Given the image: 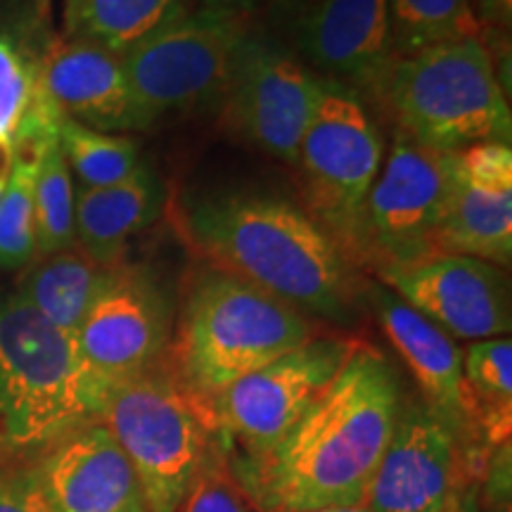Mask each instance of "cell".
<instances>
[{
	"mask_svg": "<svg viewBox=\"0 0 512 512\" xmlns=\"http://www.w3.org/2000/svg\"><path fill=\"white\" fill-rule=\"evenodd\" d=\"M401 387L382 351L356 342L335 382L268 456L233 465L259 512L366 503L392 439Z\"/></svg>",
	"mask_w": 512,
	"mask_h": 512,
	"instance_id": "cell-1",
	"label": "cell"
},
{
	"mask_svg": "<svg viewBox=\"0 0 512 512\" xmlns=\"http://www.w3.org/2000/svg\"><path fill=\"white\" fill-rule=\"evenodd\" d=\"M183 233L211 266L247 280L306 316L351 323L358 266L302 204L259 190H211L183 202Z\"/></svg>",
	"mask_w": 512,
	"mask_h": 512,
	"instance_id": "cell-2",
	"label": "cell"
},
{
	"mask_svg": "<svg viewBox=\"0 0 512 512\" xmlns=\"http://www.w3.org/2000/svg\"><path fill=\"white\" fill-rule=\"evenodd\" d=\"M311 337L306 313L238 275L207 266L192 275L169 358L178 380L209 403L235 380Z\"/></svg>",
	"mask_w": 512,
	"mask_h": 512,
	"instance_id": "cell-3",
	"label": "cell"
},
{
	"mask_svg": "<svg viewBox=\"0 0 512 512\" xmlns=\"http://www.w3.org/2000/svg\"><path fill=\"white\" fill-rule=\"evenodd\" d=\"M105 396L72 335L19 294L0 302V453L43 451L98 420Z\"/></svg>",
	"mask_w": 512,
	"mask_h": 512,
	"instance_id": "cell-4",
	"label": "cell"
},
{
	"mask_svg": "<svg viewBox=\"0 0 512 512\" xmlns=\"http://www.w3.org/2000/svg\"><path fill=\"white\" fill-rule=\"evenodd\" d=\"M377 107L396 131L439 152L510 145L512 117L482 38L444 43L394 62Z\"/></svg>",
	"mask_w": 512,
	"mask_h": 512,
	"instance_id": "cell-5",
	"label": "cell"
},
{
	"mask_svg": "<svg viewBox=\"0 0 512 512\" xmlns=\"http://www.w3.org/2000/svg\"><path fill=\"white\" fill-rule=\"evenodd\" d=\"M136 472L150 512H176L223 434L214 413L166 363L114 384L98 420Z\"/></svg>",
	"mask_w": 512,
	"mask_h": 512,
	"instance_id": "cell-6",
	"label": "cell"
},
{
	"mask_svg": "<svg viewBox=\"0 0 512 512\" xmlns=\"http://www.w3.org/2000/svg\"><path fill=\"white\" fill-rule=\"evenodd\" d=\"M384 155L387 147L373 107L342 83L320 79L294 166L302 207L349 256L358 214Z\"/></svg>",
	"mask_w": 512,
	"mask_h": 512,
	"instance_id": "cell-7",
	"label": "cell"
},
{
	"mask_svg": "<svg viewBox=\"0 0 512 512\" xmlns=\"http://www.w3.org/2000/svg\"><path fill=\"white\" fill-rule=\"evenodd\" d=\"M453 152H439L394 131L351 240V259L375 273L413 266L441 252Z\"/></svg>",
	"mask_w": 512,
	"mask_h": 512,
	"instance_id": "cell-8",
	"label": "cell"
},
{
	"mask_svg": "<svg viewBox=\"0 0 512 512\" xmlns=\"http://www.w3.org/2000/svg\"><path fill=\"white\" fill-rule=\"evenodd\" d=\"M245 34L240 12H188L121 55L133 98L150 124L221 107Z\"/></svg>",
	"mask_w": 512,
	"mask_h": 512,
	"instance_id": "cell-9",
	"label": "cell"
},
{
	"mask_svg": "<svg viewBox=\"0 0 512 512\" xmlns=\"http://www.w3.org/2000/svg\"><path fill=\"white\" fill-rule=\"evenodd\" d=\"M354 344V339L313 335L207 403L233 448L245 453L240 460H261L290 434L335 382Z\"/></svg>",
	"mask_w": 512,
	"mask_h": 512,
	"instance_id": "cell-10",
	"label": "cell"
},
{
	"mask_svg": "<svg viewBox=\"0 0 512 512\" xmlns=\"http://www.w3.org/2000/svg\"><path fill=\"white\" fill-rule=\"evenodd\" d=\"M320 91V76L271 36L247 29L223 93V124L256 150L294 164Z\"/></svg>",
	"mask_w": 512,
	"mask_h": 512,
	"instance_id": "cell-11",
	"label": "cell"
},
{
	"mask_svg": "<svg viewBox=\"0 0 512 512\" xmlns=\"http://www.w3.org/2000/svg\"><path fill=\"white\" fill-rule=\"evenodd\" d=\"M74 339L83 366L107 392L159 366L174 339V302L162 278L147 266L121 264Z\"/></svg>",
	"mask_w": 512,
	"mask_h": 512,
	"instance_id": "cell-12",
	"label": "cell"
},
{
	"mask_svg": "<svg viewBox=\"0 0 512 512\" xmlns=\"http://www.w3.org/2000/svg\"><path fill=\"white\" fill-rule=\"evenodd\" d=\"M465 458V441L425 401H401L368 489L370 512H463Z\"/></svg>",
	"mask_w": 512,
	"mask_h": 512,
	"instance_id": "cell-13",
	"label": "cell"
},
{
	"mask_svg": "<svg viewBox=\"0 0 512 512\" xmlns=\"http://www.w3.org/2000/svg\"><path fill=\"white\" fill-rule=\"evenodd\" d=\"M377 278L448 337L482 342L508 337L512 328L508 278L489 261L444 252Z\"/></svg>",
	"mask_w": 512,
	"mask_h": 512,
	"instance_id": "cell-14",
	"label": "cell"
},
{
	"mask_svg": "<svg viewBox=\"0 0 512 512\" xmlns=\"http://www.w3.org/2000/svg\"><path fill=\"white\" fill-rule=\"evenodd\" d=\"M294 43L313 74L377 107L396 62L387 0H318L299 12Z\"/></svg>",
	"mask_w": 512,
	"mask_h": 512,
	"instance_id": "cell-15",
	"label": "cell"
},
{
	"mask_svg": "<svg viewBox=\"0 0 512 512\" xmlns=\"http://www.w3.org/2000/svg\"><path fill=\"white\" fill-rule=\"evenodd\" d=\"M31 472L53 512H150L136 472L100 422L43 448Z\"/></svg>",
	"mask_w": 512,
	"mask_h": 512,
	"instance_id": "cell-16",
	"label": "cell"
},
{
	"mask_svg": "<svg viewBox=\"0 0 512 512\" xmlns=\"http://www.w3.org/2000/svg\"><path fill=\"white\" fill-rule=\"evenodd\" d=\"M441 252L508 266L512 256V150L486 143L453 152Z\"/></svg>",
	"mask_w": 512,
	"mask_h": 512,
	"instance_id": "cell-17",
	"label": "cell"
},
{
	"mask_svg": "<svg viewBox=\"0 0 512 512\" xmlns=\"http://www.w3.org/2000/svg\"><path fill=\"white\" fill-rule=\"evenodd\" d=\"M36 69L41 88L64 117L117 136L152 128L133 98L119 53L62 36L36 60Z\"/></svg>",
	"mask_w": 512,
	"mask_h": 512,
	"instance_id": "cell-18",
	"label": "cell"
},
{
	"mask_svg": "<svg viewBox=\"0 0 512 512\" xmlns=\"http://www.w3.org/2000/svg\"><path fill=\"white\" fill-rule=\"evenodd\" d=\"M366 294L375 306L384 335L389 337L396 354L403 358L418 382L422 401L439 418H444L460 439H472L465 408L463 351L453 342V337L401 302L382 283L368 285Z\"/></svg>",
	"mask_w": 512,
	"mask_h": 512,
	"instance_id": "cell-19",
	"label": "cell"
},
{
	"mask_svg": "<svg viewBox=\"0 0 512 512\" xmlns=\"http://www.w3.org/2000/svg\"><path fill=\"white\" fill-rule=\"evenodd\" d=\"M166 183L155 166L140 164L133 176L110 188L76 190V245L102 264L124 261L131 238L150 228L162 216Z\"/></svg>",
	"mask_w": 512,
	"mask_h": 512,
	"instance_id": "cell-20",
	"label": "cell"
},
{
	"mask_svg": "<svg viewBox=\"0 0 512 512\" xmlns=\"http://www.w3.org/2000/svg\"><path fill=\"white\" fill-rule=\"evenodd\" d=\"M121 264L124 261L102 264L74 242L72 247L31 261L17 294L50 325L76 337L88 311L110 290Z\"/></svg>",
	"mask_w": 512,
	"mask_h": 512,
	"instance_id": "cell-21",
	"label": "cell"
},
{
	"mask_svg": "<svg viewBox=\"0 0 512 512\" xmlns=\"http://www.w3.org/2000/svg\"><path fill=\"white\" fill-rule=\"evenodd\" d=\"M188 12V0H64V38L126 55Z\"/></svg>",
	"mask_w": 512,
	"mask_h": 512,
	"instance_id": "cell-22",
	"label": "cell"
},
{
	"mask_svg": "<svg viewBox=\"0 0 512 512\" xmlns=\"http://www.w3.org/2000/svg\"><path fill=\"white\" fill-rule=\"evenodd\" d=\"M465 408L472 439L498 448L512 432V339L472 342L463 354Z\"/></svg>",
	"mask_w": 512,
	"mask_h": 512,
	"instance_id": "cell-23",
	"label": "cell"
},
{
	"mask_svg": "<svg viewBox=\"0 0 512 512\" xmlns=\"http://www.w3.org/2000/svg\"><path fill=\"white\" fill-rule=\"evenodd\" d=\"M387 8L396 60L467 38L484 41L477 0H387Z\"/></svg>",
	"mask_w": 512,
	"mask_h": 512,
	"instance_id": "cell-24",
	"label": "cell"
},
{
	"mask_svg": "<svg viewBox=\"0 0 512 512\" xmlns=\"http://www.w3.org/2000/svg\"><path fill=\"white\" fill-rule=\"evenodd\" d=\"M55 138L38 145H15L0 190V268L19 271L36 259L34 190L41 157Z\"/></svg>",
	"mask_w": 512,
	"mask_h": 512,
	"instance_id": "cell-25",
	"label": "cell"
},
{
	"mask_svg": "<svg viewBox=\"0 0 512 512\" xmlns=\"http://www.w3.org/2000/svg\"><path fill=\"white\" fill-rule=\"evenodd\" d=\"M57 140L72 178L79 181L83 190L117 185L136 174L143 164L136 138L93 131L64 114L57 126Z\"/></svg>",
	"mask_w": 512,
	"mask_h": 512,
	"instance_id": "cell-26",
	"label": "cell"
},
{
	"mask_svg": "<svg viewBox=\"0 0 512 512\" xmlns=\"http://www.w3.org/2000/svg\"><path fill=\"white\" fill-rule=\"evenodd\" d=\"M74 178L62 155L60 140H53L41 157L34 190L36 259L72 247L76 242Z\"/></svg>",
	"mask_w": 512,
	"mask_h": 512,
	"instance_id": "cell-27",
	"label": "cell"
},
{
	"mask_svg": "<svg viewBox=\"0 0 512 512\" xmlns=\"http://www.w3.org/2000/svg\"><path fill=\"white\" fill-rule=\"evenodd\" d=\"M176 512H259L233 465L228 434L216 441Z\"/></svg>",
	"mask_w": 512,
	"mask_h": 512,
	"instance_id": "cell-28",
	"label": "cell"
},
{
	"mask_svg": "<svg viewBox=\"0 0 512 512\" xmlns=\"http://www.w3.org/2000/svg\"><path fill=\"white\" fill-rule=\"evenodd\" d=\"M36 91V60L22 53L10 38L0 36V152L5 157L10 155Z\"/></svg>",
	"mask_w": 512,
	"mask_h": 512,
	"instance_id": "cell-29",
	"label": "cell"
},
{
	"mask_svg": "<svg viewBox=\"0 0 512 512\" xmlns=\"http://www.w3.org/2000/svg\"><path fill=\"white\" fill-rule=\"evenodd\" d=\"M0 512H53L34 472H0Z\"/></svg>",
	"mask_w": 512,
	"mask_h": 512,
	"instance_id": "cell-30",
	"label": "cell"
},
{
	"mask_svg": "<svg viewBox=\"0 0 512 512\" xmlns=\"http://www.w3.org/2000/svg\"><path fill=\"white\" fill-rule=\"evenodd\" d=\"M489 479L484 484L482 512H512L510 503V441L498 446L491 463L486 465Z\"/></svg>",
	"mask_w": 512,
	"mask_h": 512,
	"instance_id": "cell-31",
	"label": "cell"
},
{
	"mask_svg": "<svg viewBox=\"0 0 512 512\" xmlns=\"http://www.w3.org/2000/svg\"><path fill=\"white\" fill-rule=\"evenodd\" d=\"M204 10H216V12H242L252 0H200Z\"/></svg>",
	"mask_w": 512,
	"mask_h": 512,
	"instance_id": "cell-32",
	"label": "cell"
},
{
	"mask_svg": "<svg viewBox=\"0 0 512 512\" xmlns=\"http://www.w3.org/2000/svg\"><path fill=\"white\" fill-rule=\"evenodd\" d=\"M294 512H370L368 503L358 505H332V508H313V510H294Z\"/></svg>",
	"mask_w": 512,
	"mask_h": 512,
	"instance_id": "cell-33",
	"label": "cell"
},
{
	"mask_svg": "<svg viewBox=\"0 0 512 512\" xmlns=\"http://www.w3.org/2000/svg\"><path fill=\"white\" fill-rule=\"evenodd\" d=\"M285 3L292 5V8H297V10H306V8H309V5L318 3V0H285Z\"/></svg>",
	"mask_w": 512,
	"mask_h": 512,
	"instance_id": "cell-34",
	"label": "cell"
},
{
	"mask_svg": "<svg viewBox=\"0 0 512 512\" xmlns=\"http://www.w3.org/2000/svg\"><path fill=\"white\" fill-rule=\"evenodd\" d=\"M3 183H5V171H0V190H3Z\"/></svg>",
	"mask_w": 512,
	"mask_h": 512,
	"instance_id": "cell-35",
	"label": "cell"
}]
</instances>
